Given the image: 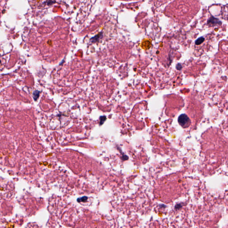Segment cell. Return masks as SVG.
Here are the masks:
<instances>
[{
  "mask_svg": "<svg viewBox=\"0 0 228 228\" xmlns=\"http://www.w3.org/2000/svg\"><path fill=\"white\" fill-rule=\"evenodd\" d=\"M40 92L38 91H35L33 93V98L34 99V100H37L38 97L39 96Z\"/></svg>",
  "mask_w": 228,
  "mask_h": 228,
  "instance_id": "3957f363",
  "label": "cell"
},
{
  "mask_svg": "<svg viewBox=\"0 0 228 228\" xmlns=\"http://www.w3.org/2000/svg\"><path fill=\"white\" fill-rule=\"evenodd\" d=\"M178 122L180 125L184 128L188 127L190 123L189 118L185 114H182L180 115L178 118Z\"/></svg>",
  "mask_w": 228,
  "mask_h": 228,
  "instance_id": "6da1fadb",
  "label": "cell"
},
{
  "mask_svg": "<svg viewBox=\"0 0 228 228\" xmlns=\"http://www.w3.org/2000/svg\"><path fill=\"white\" fill-rule=\"evenodd\" d=\"M221 15L222 18L228 22V4L222 7L221 11Z\"/></svg>",
  "mask_w": 228,
  "mask_h": 228,
  "instance_id": "7a4b0ae2",
  "label": "cell"
}]
</instances>
